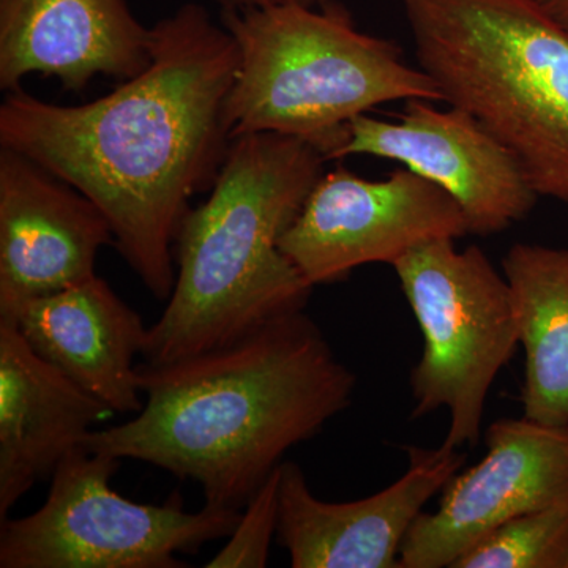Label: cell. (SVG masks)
<instances>
[{"label":"cell","mask_w":568,"mask_h":568,"mask_svg":"<svg viewBox=\"0 0 568 568\" xmlns=\"http://www.w3.org/2000/svg\"><path fill=\"white\" fill-rule=\"evenodd\" d=\"M151 55L140 74L78 106L9 92L0 148L88 196L126 264L153 297L168 301L190 200L212 189L230 149L224 110L239 48L203 6L185 3L152 26Z\"/></svg>","instance_id":"1"},{"label":"cell","mask_w":568,"mask_h":568,"mask_svg":"<svg viewBox=\"0 0 568 568\" xmlns=\"http://www.w3.org/2000/svg\"><path fill=\"white\" fill-rule=\"evenodd\" d=\"M144 405L81 446L160 467L203 488L204 506L244 510L284 455L353 403L355 376L305 312L168 364L136 366Z\"/></svg>","instance_id":"2"},{"label":"cell","mask_w":568,"mask_h":568,"mask_svg":"<svg viewBox=\"0 0 568 568\" xmlns=\"http://www.w3.org/2000/svg\"><path fill=\"white\" fill-rule=\"evenodd\" d=\"M325 162L312 144L286 134L231 141L207 200L190 207L179 227L174 290L149 327L145 362L207 353L305 312L313 286L280 242Z\"/></svg>","instance_id":"3"},{"label":"cell","mask_w":568,"mask_h":568,"mask_svg":"<svg viewBox=\"0 0 568 568\" xmlns=\"http://www.w3.org/2000/svg\"><path fill=\"white\" fill-rule=\"evenodd\" d=\"M239 48L226 100L231 141L248 133L298 138L336 160L353 119L398 100L444 102L436 81L394 41L355 28L343 7L223 11Z\"/></svg>","instance_id":"4"},{"label":"cell","mask_w":568,"mask_h":568,"mask_svg":"<svg viewBox=\"0 0 568 568\" xmlns=\"http://www.w3.org/2000/svg\"><path fill=\"white\" fill-rule=\"evenodd\" d=\"M418 67L568 204V33L534 0H403Z\"/></svg>","instance_id":"5"},{"label":"cell","mask_w":568,"mask_h":568,"mask_svg":"<svg viewBox=\"0 0 568 568\" xmlns=\"http://www.w3.org/2000/svg\"><path fill=\"white\" fill-rule=\"evenodd\" d=\"M392 267L424 335L410 417L447 409L440 446H477L489 388L521 346L510 284L484 250L459 252L454 239L417 246Z\"/></svg>","instance_id":"6"},{"label":"cell","mask_w":568,"mask_h":568,"mask_svg":"<svg viewBox=\"0 0 568 568\" xmlns=\"http://www.w3.org/2000/svg\"><path fill=\"white\" fill-rule=\"evenodd\" d=\"M122 462L80 446L59 463L39 510L0 521V568H182L179 555L233 532L242 510L186 511L174 493L162 506L111 488Z\"/></svg>","instance_id":"7"},{"label":"cell","mask_w":568,"mask_h":568,"mask_svg":"<svg viewBox=\"0 0 568 568\" xmlns=\"http://www.w3.org/2000/svg\"><path fill=\"white\" fill-rule=\"evenodd\" d=\"M467 234L457 201L428 179L405 168L369 181L338 166L321 175L280 246L315 287L345 282L361 265H392L417 246Z\"/></svg>","instance_id":"8"},{"label":"cell","mask_w":568,"mask_h":568,"mask_svg":"<svg viewBox=\"0 0 568 568\" xmlns=\"http://www.w3.org/2000/svg\"><path fill=\"white\" fill-rule=\"evenodd\" d=\"M409 100L398 122L362 114L347 125L338 159L368 155L403 164L450 194L469 233L488 237L521 222L538 200L521 164L470 112Z\"/></svg>","instance_id":"9"},{"label":"cell","mask_w":568,"mask_h":568,"mask_svg":"<svg viewBox=\"0 0 568 568\" xmlns=\"http://www.w3.org/2000/svg\"><path fill=\"white\" fill-rule=\"evenodd\" d=\"M485 440L484 459L448 480L436 511L418 515L399 567L450 568L499 526L568 496V426L500 418Z\"/></svg>","instance_id":"10"},{"label":"cell","mask_w":568,"mask_h":568,"mask_svg":"<svg viewBox=\"0 0 568 568\" xmlns=\"http://www.w3.org/2000/svg\"><path fill=\"white\" fill-rule=\"evenodd\" d=\"M405 476L376 495L325 503L295 463L280 466L278 544L293 568H402L399 549L425 504L462 470L466 454L407 447Z\"/></svg>","instance_id":"11"},{"label":"cell","mask_w":568,"mask_h":568,"mask_svg":"<svg viewBox=\"0 0 568 568\" xmlns=\"http://www.w3.org/2000/svg\"><path fill=\"white\" fill-rule=\"evenodd\" d=\"M114 245L104 213L28 156L0 148V320L95 276Z\"/></svg>","instance_id":"12"},{"label":"cell","mask_w":568,"mask_h":568,"mask_svg":"<svg viewBox=\"0 0 568 568\" xmlns=\"http://www.w3.org/2000/svg\"><path fill=\"white\" fill-rule=\"evenodd\" d=\"M151 28L129 0H0V88L29 74L81 91L97 77L126 81L151 63Z\"/></svg>","instance_id":"13"},{"label":"cell","mask_w":568,"mask_h":568,"mask_svg":"<svg viewBox=\"0 0 568 568\" xmlns=\"http://www.w3.org/2000/svg\"><path fill=\"white\" fill-rule=\"evenodd\" d=\"M110 416L0 320V521Z\"/></svg>","instance_id":"14"},{"label":"cell","mask_w":568,"mask_h":568,"mask_svg":"<svg viewBox=\"0 0 568 568\" xmlns=\"http://www.w3.org/2000/svg\"><path fill=\"white\" fill-rule=\"evenodd\" d=\"M33 353L99 399L112 414L144 405L134 358L149 327L100 276L26 302L10 317Z\"/></svg>","instance_id":"15"},{"label":"cell","mask_w":568,"mask_h":568,"mask_svg":"<svg viewBox=\"0 0 568 568\" xmlns=\"http://www.w3.org/2000/svg\"><path fill=\"white\" fill-rule=\"evenodd\" d=\"M503 271L517 306L525 349V417L568 426V248L515 244Z\"/></svg>","instance_id":"16"},{"label":"cell","mask_w":568,"mask_h":568,"mask_svg":"<svg viewBox=\"0 0 568 568\" xmlns=\"http://www.w3.org/2000/svg\"><path fill=\"white\" fill-rule=\"evenodd\" d=\"M568 496L507 521L450 568H567Z\"/></svg>","instance_id":"17"},{"label":"cell","mask_w":568,"mask_h":568,"mask_svg":"<svg viewBox=\"0 0 568 568\" xmlns=\"http://www.w3.org/2000/svg\"><path fill=\"white\" fill-rule=\"evenodd\" d=\"M282 466V465H280ZM280 467L254 493L226 545L207 564V568H264L272 540L278 530Z\"/></svg>","instance_id":"18"},{"label":"cell","mask_w":568,"mask_h":568,"mask_svg":"<svg viewBox=\"0 0 568 568\" xmlns=\"http://www.w3.org/2000/svg\"><path fill=\"white\" fill-rule=\"evenodd\" d=\"M213 2L219 3L223 11H246L286 6L317 7L324 6L327 0H213Z\"/></svg>","instance_id":"19"},{"label":"cell","mask_w":568,"mask_h":568,"mask_svg":"<svg viewBox=\"0 0 568 568\" xmlns=\"http://www.w3.org/2000/svg\"><path fill=\"white\" fill-rule=\"evenodd\" d=\"M547 17L568 33V0H534Z\"/></svg>","instance_id":"20"},{"label":"cell","mask_w":568,"mask_h":568,"mask_svg":"<svg viewBox=\"0 0 568 568\" xmlns=\"http://www.w3.org/2000/svg\"><path fill=\"white\" fill-rule=\"evenodd\" d=\"M567 568H568V566H567Z\"/></svg>","instance_id":"21"}]
</instances>
